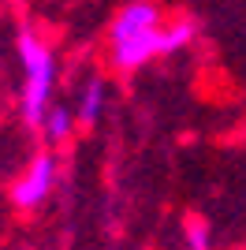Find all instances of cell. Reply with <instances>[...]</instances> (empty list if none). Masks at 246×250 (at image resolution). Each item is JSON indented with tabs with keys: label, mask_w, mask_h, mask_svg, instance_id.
Returning <instances> with one entry per match:
<instances>
[{
	"label": "cell",
	"mask_w": 246,
	"mask_h": 250,
	"mask_svg": "<svg viewBox=\"0 0 246 250\" xmlns=\"http://www.w3.org/2000/svg\"><path fill=\"white\" fill-rule=\"evenodd\" d=\"M108 42H112L116 67L123 71L142 67L145 60H153L161 52V11L142 0L120 8V15L112 19V30H108Z\"/></svg>",
	"instance_id": "6da1fadb"
},
{
	"label": "cell",
	"mask_w": 246,
	"mask_h": 250,
	"mask_svg": "<svg viewBox=\"0 0 246 250\" xmlns=\"http://www.w3.org/2000/svg\"><path fill=\"white\" fill-rule=\"evenodd\" d=\"M19 60H22V120L30 127H41L52 101V79H56V60L52 49L41 42L30 26L19 30Z\"/></svg>",
	"instance_id": "7a4b0ae2"
},
{
	"label": "cell",
	"mask_w": 246,
	"mask_h": 250,
	"mask_svg": "<svg viewBox=\"0 0 246 250\" xmlns=\"http://www.w3.org/2000/svg\"><path fill=\"white\" fill-rule=\"evenodd\" d=\"M52 183H56V165H52L49 153H41V157H34V165L22 172V179L15 183V190H11V198H15L19 209H34V206L45 202Z\"/></svg>",
	"instance_id": "3957f363"
},
{
	"label": "cell",
	"mask_w": 246,
	"mask_h": 250,
	"mask_svg": "<svg viewBox=\"0 0 246 250\" xmlns=\"http://www.w3.org/2000/svg\"><path fill=\"white\" fill-rule=\"evenodd\" d=\"M101 104H104V83H101V79H90L86 90H82V101H79L82 124H93V120L101 116Z\"/></svg>",
	"instance_id": "277c9868"
},
{
	"label": "cell",
	"mask_w": 246,
	"mask_h": 250,
	"mask_svg": "<svg viewBox=\"0 0 246 250\" xmlns=\"http://www.w3.org/2000/svg\"><path fill=\"white\" fill-rule=\"evenodd\" d=\"M190 38H194V22L190 19L172 22L168 30H161V52H179L183 45H190Z\"/></svg>",
	"instance_id": "5b68a950"
},
{
	"label": "cell",
	"mask_w": 246,
	"mask_h": 250,
	"mask_svg": "<svg viewBox=\"0 0 246 250\" xmlns=\"http://www.w3.org/2000/svg\"><path fill=\"white\" fill-rule=\"evenodd\" d=\"M41 127H45L49 142H60V138H67V131H71V112L60 108V104H49V112H45Z\"/></svg>",
	"instance_id": "8992f818"
},
{
	"label": "cell",
	"mask_w": 246,
	"mask_h": 250,
	"mask_svg": "<svg viewBox=\"0 0 246 250\" xmlns=\"http://www.w3.org/2000/svg\"><path fill=\"white\" fill-rule=\"evenodd\" d=\"M186 247L190 250H209V224H205V220H190V224H186Z\"/></svg>",
	"instance_id": "52a82bcc"
}]
</instances>
